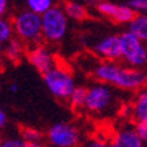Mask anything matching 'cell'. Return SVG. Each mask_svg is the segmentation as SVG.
<instances>
[{
  "instance_id": "7c38bea8",
  "label": "cell",
  "mask_w": 147,
  "mask_h": 147,
  "mask_svg": "<svg viewBox=\"0 0 147 147\" xmlns=\"http://www.w3.org/2000/svg\"><path fill=\"white\" fill-rule=\"evenodd\" d=\"M118 68L119 65H117L115 61H107V60H103L102 62H99L98 65L94 68V77L98 80L99 82H103V84H111L115 77L117 72H118Z\"/></svg>"
},
{
  "instance_id": "3957f363",
  "label": "cell",
  "mask_w": 147,
  "mask_h": 147,
  "mask_svg": "<svg viewBox=\"0 0 147 147\" xmlns=\"http://www.w3.org/2000/svg\"><path fill=\"white\" fill-rule=\"evenodd\" d=\"M119 36L121 58L127 65L134 68H143L147 62V51L144 41L135 37L129 31L122 32Z\"/></svg>"
},
{
  "instance_id": "5b68a950",
  "label": "cell",
  "mask_w": 147,
  "mask_h": 147,
  "mask_svg": "<svg viewBox=\"0 0 147 147\" xmlns=\"http://www.w3.org/2000/svg\"><path fill=\"white\" fill-rule=\"evenodd\" d=\"M114 103V93L107 84L99 82L93 85L86 92L84 109L92 114H102L110 109Z\"/></svg>"
},
{
  "instance_id": "4fadbf2b",
  "label": "cell",
  "mask_w": 147,
  "mask_h": 147,
  "mask_svg": "<svg viewBox=\"0 0 147 147\" xmlns=\"http://www.w3.org/2000/svg\"><path fill=\"white\" fill-rule=\"evenodd\" d=\"M129 29L127 31L133 33L135 37L139 40H147V17L144 13H135L129 23Z\"/></svg>"
},
{
  "instance_id": "52a82bcc",
  "label": "cell",
  "mask_w": 147,
  "mask_h": 147,
  "mask_svg": "<svg viewBox=\"0 0 147 147\" xmlns=\"http://www.w3.org/2000/svg\"><path fill=\"white\" fill-rule=\"evenodd\" d=\"M147 76L142 68H134V66H129V68H118L115 77H114L111 85L115 88H119L122 90H140L146 85Z\"/></svg>"
},
{
  "instance_id": "d6986e66",
  "label": "cell",
  "mask_w": 147,
  "mask_h": 147,
  "mask_svg": "<svg viewBox=\"0 0 147 147\" xmlns=\"http://www.w3.org/2000/svg\"><path fill=\"white\" fill-rule=\"evenodd\" d=\"M13 28L12 23L5 17H0V44H5L9 38H12Z\"/></svg>"
},
{
  "instance_id": "30bf717a",
  "label": "cell",
  "mask_w": 147,
  "mask_h": 147,
  "mask_svg": "<svg viewBox=\"0 0 147 147\" xmlns=\"http://www.w3.org/2000/svg\"><path fill=\"white\" fill-rule=\"evenodd\" d=\"M97 56L107 61H117L121 58V45L118 34H109L94 45Z\"/></svg>"
},
{
  "instance_id": "9a60e30c",
  "label": "cell",
  "mask_w": 147,
  "mask_h": 147,
  "mask_svg": "<svg viewBox=\"0 0 147 147\" xmlns=\"http://www.w3.org/2000/svg\"><path fill=\"white\" fill-rule=\"evenodd\" d=\"M3 52L5 57L12 62H17L23 57L24 55V45L23 41H20L19 38H9L5 42V48H3Z\"/></svg>"
},
{
  "instance_id": "d4e9b609",
  "label": "cell",
  "mask_w": 147,
  "mask_h": 147,
  "mask_svg": "<svg viewBox=\"0 0 147 147\" xmlns=\"http://www.w3.org/2000/svg\"><path fill=\"white\" fill-rule=\"evenodd\" d=\"M8 4H9V0H0V17H4V15L7 13Z\"/></svg>"
},
{
  "instance_id": "6da1fadb",
  "label": "cell",
  "mask_w": 147,
  "mask_h": 147,
  "mask_svg": "<svg viewBox=\"0 0 147 147\" xmlns=\"http://www.w3.org/2000/svg\"><path fill=\"white\" fill-rule=\"evenodd\" d=\"M41 19V36L49 42H57L65 37L68 32V16L61 7L52 5L44 13L40 15Z\"/></svg>"
},
{
  "instance_id": "2e32d148",
  "label": "cell",
  "mask_w": 147,
  "mask_h": 147,
  "mask_svg": "<svg viewBox=\"0 0 147 147\" xmlns=\"http://www.w3.org/2000/svg\"><path fill=\"white\" fill-rule=\"evenodd\" d=\"M62 9H64L66 16L73 19V20H85L86 17L89 16L88 9H86L85 5L78 3V1H74V0L66 1Z\"/></svg>"
},
{
  "instance_id": "ffe728a7",
  "label": "cell",
  "mask_w": 147,
  "mask_h": 147,
  "mask_svg": "<svg viewBox=\"0 0 147 147\" xmlns=\"http://www.w3.org/2000/svg\"><path fill=\"white\" fill-rule=\"evenodd\" d=\"M21 139L25 142H41L42 140V133L32 127H23L20 130Z\"/></svg>"
},
{
  "instance_id": "8992f818",
  "label": "cell",
  "mask_w": 147,
  "mask_h": 147,
  "mask_svg": "<svg viewBox=\"0 0 147 147\" xmlns=\"http://www.w3.org/2000/svg\"><path fill=\"white\" fill-rule=\"evenodd\" d=\"M47 137L49 143L56 147H76L80 143L81 134L74 125L60 122L49 129Z\"/></svg>"
},
{
  "instance_id": "f546056e",
  "label": "cell",
  "mask_w": 147,
  "mask_h": 147,
  "mask_svg": "<svg viewBox=\"0 0 147 147\" xmlns=\"http://www.w3.org/2000/svg\"><path fill=\"white\" fill-rule=\"evenodd\" d=\"M89 1H93V3H99V1H103V0H89Z\"/></svg>"
},
{
  "instance_id": "83f0119b",
  "label": "cell",
  "mask_w": 147,
  "mask_h": 147,
  "mask_svg": "<svg viewBox=\"0 0 147 147\" xmlns=\"http://www.w3.org/2000/svg\"><path fill=\"white\" fill-rule=\"evenodd\" d=\"M3 55V44H0V57Z\"/></svg>"
},
{
  "instance_id": "f1b7e54d",
  "label": "cell",
  "mask_w": 147,
  "mask_h": 147,
  "mask_svg": "<svg viewBox=\"0 0 147 147\" xmlns=\"http://www.w3.org/2000/svg\"><path fill=\"white\" fill-rule=\"evenodd\" d=\"M41 147H56V146H53V144H51V143H49V144H45V146H44V144H42V146H41Z\"/></svg>"
},
{
  "instance_id": "603a6c76",
  "label": "cell",
  "mask_w": 147,
  "mask_h": 147,
  "mask_svg": "<svg viewBox=\"0 0 147 147\" xmlns=\"http://www.w3.org/2000/svg\"><path fill=\"white\" fill-rule=\"evenodd\" d=\"M134 131L137 133V135L143 142L147 140V122H137V125L134 127Z\"/></svg>"
},
{
  "instance_id": "5bb4252c",
  "label": "cell",
  "mask_w": 147,
  "mask_h": 147,
  "mask_svg": "<svg viewBox=\"0 0 147 147\" xmlns=\"http://www.w3.org/2000/svg\"><path fill=\"white\" fill-rule=\"evenodd\" d=\"M133 117L137 122H147V93L146 90L138 93L137 98L131 105Z\"/></svg>"
},
{
  "instance_id": "44dd1931",
  "label": "cell",
  "mask_w": 147,
  "mask_h": 147,
  "mask_svg": "<svg viewBox=\"0 0 147 147\" xmlns=\"http://www.w3.org/2000/svg\"><path fill=\"white\" fill-rule=\"evenodd\" d=\"M127 5L135 13H144L147 11V0H129Z\"/></svg>"
},
{
  "instance_id": "484cf974",
  "label": "cell",
  "mask_w": 147,
  "mask_h": 147,
  "mask_svg": "<svg viewBox=\"0 0 147 147\" xmlns=\"http://www.w3.org/2000/svg\"><path fill=\"white\" fill-rule=\"evenodd\" d=\"M5 123H7V115L3 111V109L0 107V127L5 126Z\"/></svg>"
},
{
  "instance_id": "277c9868",
  "label": "cell",
  "mask_w": 147,
  "mask_h": 147,
  "mask_svg": "<svg viewBox=\"0 0 147 147\" xmlns=\"http://www.w3.org/2000/svg\"><path fill=\"white\" fill-rule=\"evenodd\" d=\"M42 78L51 94L58 99L66 101L76 86L72 74L64 68H58V66H53L48 72H45L42 74Z\"/></svg>"
},
{
  "instance_id": "ba28073f",
  "label": "cell",
  "mask_w": 147,
  "mask_h": 147,
  "mask_svg": "<svg viewBox=\"0 0 147 147\" xmlns=\"http://www.w3.org/2000/svg\"><path fill=\"white\" fill-rule=\"evenodd\" d=\"M97 9L102 16L111 19L117 24H127L135 15V12L129 5H118L107 0L99 1L97 4Z\"/></svg>"
},
{
  "instance_id": "7402d4cb",
  "label": "cell",
  "mask_w": 147,
  "mask_h": 147,
  "mask_svg": "<svg viewBox=\"0 0 147 147\" xmlns=\"http://www.w3.org/2000/svg\"><path fill=\"white\" fill-rule=\"evenodd\" d=\"M0 147H27V142L21 138H8L1 140Z\"/></svg>"
},
{
  "instance_id": "7a4b0ae2",
  "label": "cell",
  "mask_w": 147,
  "mask_h": 147,
  "mask_svg": "<svg viewBox=\"0 0 147 147\" xmlns=\"http://www.w3.org/2000/svg\"><path fill=\"white\" fill-rule=\"evenodd\" d=\"M12 28L17 38L27 44H34L42 38L40 15L29 9L21 11L15 15L12 20Z\"/></svg>"
},
{
  "instance_id": "e0dca14e",
  "label": "cell",
  "mask_w": 147,
  "mask_h": 147,
  "mask_svg": "<svg viewBox=\"0 0 147 147\" xmlns=\"http://www.w3.org/2000/svg\"><path fill=\"white\" fill-rule=\"evenodd\" d=\"M86 92H88V88H85V86H74V89L72 90L66 101H69V105L74 110L82 109L84 103H85Z\"/></svg>"
},
{
  "instance_id": "cb8c5ba5",
  "label": "cell",
  "mask_w": 147,
  "mask_h": 147,
  "mask_svg": "<svg viewBox=\"0 0 147 147\" xmlns=\"http://www.w3.org/2000/svg\"><path fill=\"white\" fill-rule=\"evenodd\" d=\"M85 147H107V144L101 139H92L85 144Z\"/></svg>"
},
{
  "instance_id": "4316f807",
  "label": "cell",
  "mask_w": 147,
  "mask_h": 147,
  "mask_svg": "<svg viewBox=\"0 0 147 147\" xmlns=\"http://www.w3.org/2000/svg\"><path fill=\"white\" fill-rule=\"evenodd\" d=\"M9 90H11V92H12V93H16L17 90H19V88H17V85H16V84H13V85H11Z\"/></svg>"
},
{
  "instance_id": "8fae6325",
  "label": "cell",
  "mask_w": 147,
  "mask_h": 147,
  "mask_svg": "<svg viewBox=\"0 0 147 147\" xmlns=\"http://www.w3.org/2000/svg\"><path fill=\"white\" fill-rule=\"evenodd\" d=\"M143 143L144 142L138 137L134 129L126 127V129H121L114 135L113 140L107 147H143Z\"/></svg>"
},
{
  "instance_id": "ac0fdd59",
  "label": "cell",
  "mask_w": 147,
  "mask_h": 147,
  "mask_svg": "<svg viewBox=\"0 0 147 147\" xmlns=\"http://www.w3.org/2000/svg\"><path fill=\"white\" fill-rule=\"evenodd\" d=\"M25 4L29 11L41 15L53 5V0H25Z\"/></svg>"
},
{
  "instance_id": "9c48e42d",
  "label": "cell",
  "mask_w": 147,
  "mask_h": 147,
  "mask_svg": "<svg viewBox=\"0 0 147 147\" xmlns=\"http://www.w3.org/2000/svg\"><path fill=\"white\" fill-rule=\"evenodd\" d=\"M27 58L29 64L34 69H37L41 74H44L45 72H48L49 69L55 66V57L52 52L42 45H36L29 49L27 53Z\"/></svg>"
},
{
  "instance_id": "4dcf8cb0",
  "label": "cell",
  "mask_w": 147,
  "mask_h": 147,
  "mask_svg": "<svg viewBox=\"0 0 147 147\" xmlns=\"http://www.w3.org/2000/svg\"><path fill=\"white\" fill-rule=\"evenodd\" d=\"M1 140H3V139H1V135H0V143H1Z\"/></svg>"
}]
</instances>
